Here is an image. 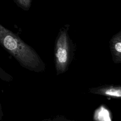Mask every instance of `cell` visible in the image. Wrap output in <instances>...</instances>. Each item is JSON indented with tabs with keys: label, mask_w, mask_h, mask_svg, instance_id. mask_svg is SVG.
Instances as JSON below:
<instances>
[{
	"label": "cell",
	"mask_w": 121,
	"mask_h": 121,
	"mask_svg": "<svg viewBox=\"0 0 121 121\" xmlns=\"http://www.w3.org/2000/svg\"><path fill=\"white\" fill-rule=\"evenodd\" d=\"M0 45L23 67L35 72L44 69V64L35 50L0 23Z\"/></svg>",
	"instance_id": "1"
},
{
	"label": "cell",
	"mask_w": 121,
	"mask_h": 121,
	"mask_svg": "<svg viewBox=\"0 0 121 121\" xmlns=\"http://www.w3.org/2000/svg\"><path fill=\"white\" fill-rule=\"evenodd\" d=\"M55 61L58 74L65 72L72 60V42L70 41L67 30L60 31L56 38L55 46Z\"/></svg>",
	"instance_id": "2"
},
{
	"label": "cell",
	"mask_w": 121,
	"mask_h": 121,
	"mask_svg": "<svg viewBox=\"0 0 121 121\" xmlns=\"http://www.w3.org/2000/svg\"><path fill=\"white\" fill-rule=\"evenodd\" d=\"M110 48L114 60H117V62L121 61V40L120 32L112 38L111 42Z\"/></svg>",
	"instance_id": "3"
},
{
	"label": "cell",
	"mask_w": 121,
	"mask_h": 121,
	"mask_svg": "<svg viewBox=\"0 0 121 121\" xmlns=\"http://www.w3.org/2000/svg\"><path fill=\"white\" fill-rule=\"evenodd\" d=\"M91 92H94L95 94L115 97L120 98L121 96V89L120 86H109L102 87L95 89L94 90H92Z\"/></svg>",
	"instance_id": "4"
},
{
	"label": "cell",
	"mask_w": 121,
	"mask_h": 121,
	"mask_svg": "<svg viewBox=\"0 0 121 121\" xmlns=\"http://www.w3.org/2000/svg\"><path fill=\"white\" fill-rule=\"evenodd\" d=\"M95 119L97 120L102 121H109L110 119V112L106 109L104 107L101 106L95 112V115L94 116Z\"/></svg>",
	"instance_id": "5"
},
{
	"label": "cell",
	"mask_w": 121,
	"mask_h": 121,
	"mask_svg": "<svg viewBox=\"0 0 121 121\" xmlns=\"http://www.w3.org/2000/svg\"><path fill=\"white\" fill-rule=\"evenodd\" d=\"M17 4L25 10L29 9L31 6L32 0H14Z\"/></svg>",
	"instance_id": "6"
},
{
	"label": "cell",
	"mask_w": 121,
	"mask_h": 121,
	"mask_svg": "<svg viewBox=\"0 0 121 121\" xmlns=\"http://www.w3.org/2000/svg\"><path fill=\"white\" fill-rule=\"evenodd\" d=\"M0 79L6 82H10L13 80V77L0 67Z\"/></svg>",
	"instance_id": "7"
},
{
	"label": "cell",
	"mask_w": 121,
	"mask_h": 121,
	"mask_svg": "<svg viewBox=\"0 0 121 121\" xmlns=\"http://www.w3.org/2000/svg\"><path fill=\"white\" fill-rule=\"evenodd\" d=\"M3 112L2 111V105L0 103V121H1L3 118Z\"/></svg>",
	"instance_id": "8"
}]
</instances>
